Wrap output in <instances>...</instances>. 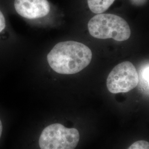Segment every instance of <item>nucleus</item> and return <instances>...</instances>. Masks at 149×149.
<instances>
[{"instance_id": "nucleus-1", "label": "nucleus", "mask_w": 149, "mask_h": 149, "mask_svg": "<svg viewBox=\"0 0 149 149\" xmlns=\"http://www.w3.org/2000/svg\"><path fill=\"white\" fill-rule=\"evenodd\" d=\"M92 53L83 43L66 41L56 44L47 55L49 66L60 74H74L90 64Z\"/></svg>"}, {"instance_id": "nucleus-2", "label": "nucleus", "mask_w": 149, "mask_h": 149, "mask_svg": "<svg viewBox=\"0 0 149 149\" xmlns=\"http://www.w3.org/2000/svg\"><path fill=\"white\" fill-rule=\"evenodd\" d=\"M88 28L93 37L101 39L112 38L123 42L128 40L131 35L127 21L113 14H97L90 20Z\"/></svg>"}, {"instance_id": "nucleus-3", "label": "nucleus", "mask_w": 149, "mask_h": 149, "mask_svg": "<svg viewBox=\"0 0 149 149\" xmlns=\"http://www.w3.org/2000/svg\"><path fill=\"white\" fill-rule=\"evenodd\" d=\"M79 140L80 134L76 129L56 123L43 130L39 144L40 149H74Z\"/></svg>"}, {"instance_id": "nucleus-4", "label": "nucleus", "mask_w": 149, "mask_h": 149, "mask_svg": "<svg viewBox=\"0 0 149 149\" xmlns=\"http://www.w3.org/2000/svg\"><path fill=\"white\" fill-rule=\"evenodd\" d=\"M138 71L133 64L124 61L117 65L109 73L107 87L112 93H126L138 85Z\"/></svg>"}, {"instance_id": "nucleus-5", "label": "nucleus", "mask_w": 149, "mask_h": 149, "mask_svg": "<svg viewBox=\"0 0 149 149\" xmlns=\"http://www.w3.org/2000/svg\"><path fill=\"white\" fill-rule=\"evenodd\" d=\"M17 13L28 19H34L48 15L50 6L48 0H15Z\"/></svg>"}, {"instance_id": "nucleus-6", "label": "nucleus", "mask_w": 149, "mask_h": 149, "mask_svg": "<svg viewBox=\"0 0 149 149\" xmlns=\"http://www.w3.org/2000/svg\"><path fill=\"white\" fill-rule=\"evenodd\" d=\"M115 0H87L91 11L96 14H101L106 11Z\"/></svg>"}, {"instance_id": "nucleus-7", "label": "nucleus", "mask_w": 149, "mask_h": 149, "mask_svg": "<svg viewBox=\"0 0 149 149\" xmlns=\"http://www.w3.org/2000/svg\"><path fill=\"white\" fill-rule=\"evenodd\" d=\"M149 64H146L141 68L138 74L140 88L146 94H149Z\"/></svg>"}, {"instance_id": "nucleus-8", "label": "nucleus", "mask_w": 149, "mask_h": 149, "mask_svg": "<svg viewBox=\"0 0 149 149\" xmlns=\"http://www.w3.org/2000/svg\"><path fill=\"white\" fill-rule=\"evenodd\" d=\"M128 149H149V142L139 140L135 142Z\"/></svg>"}, {"instance_id": "nucleus-9", "label": "nucleus", "mask_w": 149, "mask_h": 149, "mask_svg": "<svg viewBox=\"0 0 149 149\" xmlns=\"http://www.w3.org/2000/svg\"><path fill=\"white\" fill-rule=\"evenodd\" d=\"M5 18L2 12L0 11V33L5 29Z\"/></svg>"}, {"instance_id": "nucleus-10", "label": "nucleus", "mask_w": 149, "mask_h": 149, "mask_svg": "<svg viewBox=\"0 0 149 149\" xmlns=\"http://www.w3.org/2000/svg\"><path fill=\"white\" fill-rule=\"evenodd\" d=\"M131 2L135 5L141 6L144 5L147 0H130Z\"/></svg>"}, {"instance_id": "nucleus-11", "label": "nucleus", "mask_w": 149, "mask_h": 149, "mask_svg": "<svg viewBox=\"0 0 149 149\" xmlns=\"http://www.w3.org/2000/svg\"><path fill=\"white\" fill-rule=\"evenodd\" d=\"M2 122L0 120V138H1V135H2Z\"/></svg>"}]
</instances>
